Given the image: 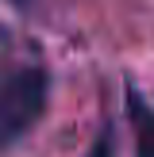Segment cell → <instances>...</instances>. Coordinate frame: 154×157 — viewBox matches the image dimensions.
I'll list each match as a JSON object with an SVG mask.
<instances>
[{"label": "cell", "mask_w": 154, "mask_h": 157, "mask_svg": "<svg viewBox=\"0 0 154 157\" xmlns=\"http://www.w3.org/2000/svg\"><path fill=\"white\" fill-rule=\"evenodd\" d=\"M50 77L35 61L0 65V150H12L46 111Z\"/></svg>", "instance_id": "6da1fadb"}, {"label": "cell", "mask_w": 154, "mask_h": 157, "mask_svg": "<svg viewBox=\"0 0 154 157\" xmlns=\"http://www.w3.org/2000/svg\"><path fill=\"white\" fill-rule=\"evenodd\" d=\"M127 115H131V127H135L139 157H154V107L146 104V96L135 84H127Z\"/></svg>", "instance_id": "7a4b0ae2"}, {"label": "cell", "mask_w": 154, "mask_h": 157, "mask_svg": "<svg viewBox=\"0 0 154 157\" xmlns=\"http://www.w3.org/2000/svg\"><path fill=\"white\" fill-rule=\"evenodd\" d=\"M12 4H19V8H31V4H35V0H12Z\"/></svg>", "instance_id": "3957f363"}]
</instances>
